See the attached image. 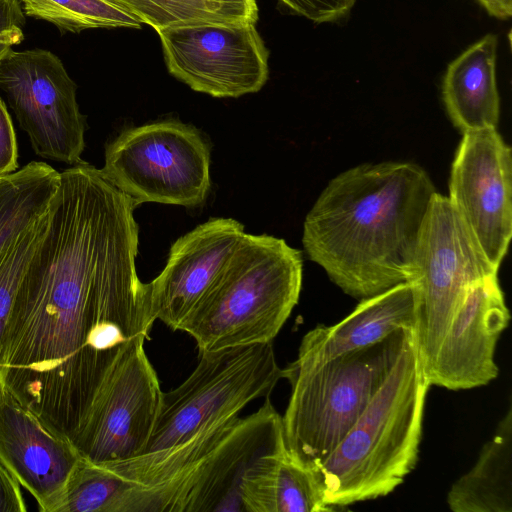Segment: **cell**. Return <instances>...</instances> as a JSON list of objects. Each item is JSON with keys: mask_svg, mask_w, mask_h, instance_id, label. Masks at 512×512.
<instances>
[{"mask_svg": "<svg viewBox=\"0 0 512 512\" xmlns=\"http://www.w3.org/2000/svg\"><path fill=\"white\" fill-rule=\"evenodd\" d=\"M145 332L129 263L119 243L86 223L52 224L22 277L0 339V381L72 439L111 368L91 333Z\"/></svg>", "mask_w": 512, "mask_h": 512, "instance_id": "cell-1", "label": "cell"}, {"mask_svg": "<svg viewBox=\"0 0 512 512\" xmlns=\"http://www.w3.org/2000/svg\"><path fill=\"white\" fill-rule=\"evenodd\" d=\"M435 192L427 172L414 163L350 168L327 184L306 215L304 249L333 283L358 300L409 282Z\"/></svg>", "mask_w": 512, "mask_h": 512, "instance_id": "cell-2", "label": "cell"}, {"mask_svg": "<svg viewBox=\"0 0 512 512\" xmlns=\"http://www.w3.org/2000/svg\"><path fill=\"white\" fill-rule=\"evenodd\" d=\"M283 441L281 415L266 398L184 442L102 464L129 483L117 512H243L241 476Z\"/></svg>", "mask_w": 512, "mask_h": 512, "instance_id": "cell-3", "label": "cell"}, {"mask_svg": "<svg viewBox=\"0 0 512 512\" xmlns=\"http://www.w3.org/2000/svg\"><path fill=\"white\" fill-rule=\"evenodd\" d=\"M429 387L412 333L353 427L312 469L329 507L384 497L403 483L417 464Z\"/></svg>", "mask_w": 512, "mask_h": 512, "instance_id": "cell-4", "label": "cell"}, {"mask_svg": "<svg viewBox=\"0 0 512 512\" xmlns=\"http://www.w3.org/2000/svg\"><path fill=\"white\" fill-rule=\"evenodd\" d=\"M302 271L301 252L284 239L246 233L179 331L199 354L271 343L298 303Z\"/></svg>", "mask_w": 512, "mask_h": 512, "instance_id": "cell-5", "label": "cell"}, {"mask_svg": "<svg viewBox=\"0 0 512 512\" xmlns=\"http://www.w3.org/2000/svg\"><path fill=\"white\" fill-rule=\"evenodd\" d=\"M412 333L398 330L320 365L284 368L291 394L282 431L294 457L311 469L328 457L378 392Z\"/></svg>", "mask_w": 512, "mask_h": 512, "instance_id": "cell-6", "label": "cell"}, {"mask_svg": "<svg viewBox=\"0 0 512 512\" xmlns=\"http://www.w3.org/2000/svg\"><path fill=\"white\" fill-rule=\"evenodd\" d=\"M178 387L163 392L144 452L173 446L237 416L252 401L269 398L285 377L271 343L201 353ZM143 452V453H144Z\"/></svg>", "mask_w": 512, "mask_h": 512, "instance_id": "cell-7", "label": "cell"}, {"mask_svg": "<svg viewBox=\"0 0 512 512\" xmlns=\"http://www.w3.org/2000/svg\"><path fill=\"white\" fill-rule=\"evenodd\" d=\"M497 272L449 198L435 192L421 226L410 280L418 291L414 341L424 375L469 289Z\"/></svg>", "mask_w": 512, "mask_h": 512, "instance_id": "cell-8", "label": "cell"}, {"mask_svg": "<svg viewBox=\"0 0 512 512\" xmlns=\"http://www.w3.org/2000/svg\"><path fill=\"white\" fill-rule=\"evenodd\" d=\"M100 170L137 206L197 207L211 186L210 148L192 125L165 119L123 130L106 145Z\"/></svg>", "mask_w": 512, "mask_h": 512, "instance_id": "cell-9", "label": "cell"}, {"mask_svg": "<svg viewBox=\"0 0 512 512\" xmlns=\"http://www.w3.org/2000/svg\"><path fill=\"white\" fill-rule=\"evenodd\" d=\"M144 341L130 344L113 363L74 432L72 442L90 462L132 458L148 445L163 391Z\"/></svg>", "mask_w": 512, "mask_h": 512, "instance_id": "cell-10", "label": "cell"}, {"mask_svg": "<svg viewBox=\"0 0 512 512\" xmlns=\"http://www.w3.org/2000/svg\"><path fill=\"white\" fill-rule=\"evenodd\" d=\"M0 88L38 156L72 166L83 162L86 120L77 85L55 54L9 51L0 60Z\"/></svg>", "mask_w": 512, "mask_h": 512, "instance_id": "cell-11", "label": "cell"}, {"mask_svg": "<svg viewBox=\"0 0 512 512\" xmlns=\"http://www.w3.org/2000/svg\"><path fill=\"white\" fill-rule=\"evenodd\" d=\"M171 75L213 97H240L265 85L269 52L255 24H198L157 31Z\"/></svg>", "mask_w": 512, "mask_h": 512, "instance_id": "cell-12", "label": "cell"}, {"mask_svg": "<svg viewBox=\"0 0 512 512\" xmlns=\"http://www.w3.org/2000/svg\"><path fill=\"white\" fill-rule=\"evenodd\" d=\"M447 197L498 269L512 237V155L497 128L463 133Z\"/></svg>", "mask_w": 512, "mask_h": 512, "instance_id": "cell-13", "label": "cell"}, {"mask_svg": "<svg viewBox=\"0 0 512 512\" xmlns=\"http://www.w3.org/2000/svg\"><path fill=\"white\" fill-rule=\"evenodd\" d=\"M246 233L232 218H210L179 237L161 273L147 283L150 313L173 331L198 306Z\"/></svg>", "mask_w": 512, "mask_h": 512, "instance_id": "cell-14", "label": "cell"}, {"mask_svg": "<svg viewBox=\"0 0 512 512\" xmlns=\"http://www.w3.org/2000/svg\"><path fill=\"white\" fill-rule=\"evenodd\" d=\"M81 458L67 435L0 383V462L41 512H55Z\"/></svg>", "mask_w": 512, "mask_h": 512, "instance_id": "cell-15", "label": "cell"}, {"mask_svg": "<svg viewBox=\"0 0 512 512\" xmlns=\"http://www.w3.org/2000/svg\"><path fill=\"white\" fill-rule=\"evenodd\" d=\"M510 313L497 274L472 286L453 316L433 365L429 386L467 390L497 378L495 350Z\"/></svg>", "mask_w": 512, "mask_h": 512, "instance_id": "cell-16", "label": "cell"}, {"mask_svg": "<svg viewBox=\"0 0 512 512\" xmlns=\"http://www.w3.org/2000/svg\"><path fill=\"white\" fill-rule=\"evenodd\" d=\"M418 291L409 281L360 300L339 323L317 325L302 338L295 367L323 364L339 355L377 343L398 330H415Z\"/></svg>", "mask_w": 512, "mask_h": 512, "instance_id": "cell-17", "label": "cell"}, {"mask_svg": "<svg viewBox=\"0 0 512 512\" xmlns=\"http://www.w3.org/2000/svg\"><path fill=\"white\" fill-rule=\"evenodd\" d=\"M239 498L243 512L334 511L324 502L313 470L289 452L285 441L244 471Z\"/></svg>", "mask_w": 512, "mask_h": 512, "instance_id": "cell-18", "label": "cell"}, {"mask_svg": "<svg viewBox=\"0 0 512 512\" xmlns=\"http://www.w3.org/2000/svg\"><path fill=\"white\" fill-rule=\"evenodd\" d=\"M497 37L487 34L447 67L442 97L447 113L462 133L497 128L500 97L496 82Z\"/></svg>", "mask_w": 512, "mask_h": 512, "instance_id": "cell-19", "label": "cell"}, {"mask_svg": "<svg viewBox=\"0 0 512 512\" xmlns=\"http://www.w3.org/2000/svg\"><path fill=\"white\" fill-rule=\"evenodd\" d=\"M453 512H512V407L447 494Z\"/></svg>", "mask_w": 512, "mask_h": 512, "instance_id": "cell-20", "label": "cell"}, {"mask_svg": "<svg viewBox=\"0 0 512 512\" xmlns=\"http://www.w3.org/2000/svg\"><path fill=\"white\" fill-rule=\"evenodd\" d=\"M60 185V172L32 161L0 176V253L45 215Z\"/></svg>", "mask_w": 512, "mask_h": 512, "instance_id": "cell-21", "label": "cell"}, {"mask_svg": "<svg viewBox=\"0 0 512 512\" xmlns=\"http://www.w3.org/2000/svg\"><path fill=\"white\" fill-rule=\"evenodd\" d=\"M156 32L198 24H256L255 0H109Z\"/></svg>", "mask_w": 512, "mask_h": 512, "instance_id": "cell-22", "label": "cell"}, {"mask_svg": "<svg viewBox=\"0 0 512 512\" xmlns=\"http://www.w3.org/2000/svg\"><path fill=\"white\" fill-rule=\"evenodd\" d=\"M27 16L47 21L62 33L94 28H140L141 23L109 0H21Z\"/></svg>", "mask_w": 512, "mask_h": 512, "instance_id": "cell-23", "label": "cell"}, {"mask_svg": "<svg viewBox=\"0 0 512 512\" xmlns=\"http://www.w3.org/2000/svg\"><path fill=\"white\" fill-rule=\"evenodd\" d=\"M129 484L102 463L83 457L73 472L55 512H117Z\"/></svg>", "mask_w": 512, "mask_h": 512, "instance_id": "cell-24", "label": "cell"}, {"mask_svg": "<svg viewBox=\"0 0 512 512\" xmlns=\"http://www.w3.org/2000/svg\"><path fill=\"white\" fill-rule=\"evenodd\" d=\"M50 215L51 207L45 215L18 235L0 253V339L22 277L46 234Z\"/></svg>", "mask_w": 512, "mask_h": 512, "instance_id": "cell-25", "label": "cell"}, {"mask_svg": "<svg viewBox=\"0 0 512 512\" xmlns=\"http://www.w3.org/2000/svg\"><path fill=\"white\" fill-rule=\"evenodd\" d=\"M293 13L320 24L344 18L356 0H278Z\"/></svg>", "mask_w": 512, "mask_h": 512, "instance_id": "cell-26", "label": "cell"}, {"mask_svg": "<svg viewBox=\"0 0 512 512\" xmlns=\"http://www.w3.org/2000/svg\"><path fill=\"white\" fill-rule=\"evenodd\" d=\"M24 11L18 0H0V60L24 39Z\"/></svg>", "mask_w": 512, "mask_h": 512, "instance_id": "cell-27", "label": "cell"}, {"mask_svg": "<svg viewBox=\"0 0 512 512\" xmlns=\"http://www.w3.org/2000/svg\"><path fill=\"white\" fill-rule=\"evenodd\" d=\"M18 168V147L11 117L0 97V175Z\"/></svg>", "mask_w": 512, "mask_h": 512, "instance_id": "cell-28", "label": "cell"}, {"mask_svg": "<svg viewBox=\"0 0 512 512\" xmlns=\"http://www.w3.org/2000/svg\"><path fill=\"white\" fill-rule=\"evenodd\" d=\"M20 484L0 462V512H25Z\"/></svg>", "mask_w": 512, "mask_h": 512, "instance_id": "cell-29", "label": "cell"}, {"mask_svg": "<svg viewBox=\"0 0 512 512\" xmlns=\"http://www.w3.org/2000/svg\"><path fill=\"white\" fill-rule=\"evenodd\" d=\"M493 17L505 20L512 15V0H476Z\"/></svg>", "mask_w": 512, "mask_h": 512, "instance_id": "cell-30", "label": "cell"}, {"mask_svg": "<svg viewBox=\"0 0 512 512\" xmlns=\"http://www.w3.org/2000/svg\"><path fill=\"white\" fill-rule=\"evenodd\" d=\"M0 383H1V381H0Z\"/></svg>", "mask_w": 512, "mask_h": 512, "instance_id": "cell-31", "label": "cell"}, {"mask_svg": "<svg viewBox=\"0 0 512 512\" xmlns=\"http://www.w3.org/2000/svg\"><path fill=\"white\" fill-rule=\"evenodd\" d=\"M1 176V175H0Z\"/></svg>", "mask_w": 512, "mask_h": 512, "instance_id": "cell-32", "label": "cell"}]
</instances>
